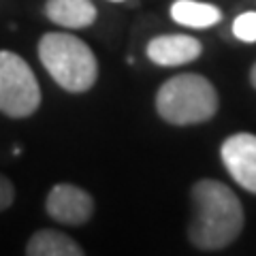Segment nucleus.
Listing matches in <instances>:
<instances>
[{"label":"nucleus","mask_w":256,"mask_h":256,"mask_svg":"<svg viewBox=\"0 0 256 256\" xmlns=\"http://www.w3.org/2000/svg\"><path fill=\"white\" fill-rule=\"evenodd\" d=\"M38 58L54 82L66 92H86L96 84L98 62L82 38L66 32H47L38 41Z\"/></svg>","instance_id":"f03ea898"},{"label":"nucleus","mask_w":256,"mask_h":256,"mask_svg":"<svg viewBox=\"0 0 256 256\" xmlns=\"http://www.w3.org/2000/svg\"><path fill=\"white\" fill-rule=\"evenodd\" d=\"M45 210L56 222L82 226L94 214V198L73 184H58L47 194Z\"/></svg>","instance_id":"423d86ee"},{"label":"nucleus","mask_w":256,"mask_h":256,"mask_svg":"<svg viewBox=\"0 0 256 256\" xmlns=\"http://www.w3.org/2000/svg\"><path fill=\"white\" fill-rule=\"evenodd\" d=\"M13 198H15V186H13V182L6 178V175L0 173V212L6 210V207H11Z\"/></svg>","instance_id":"f8f14e48"},{"label":"nucleus","mask_w":256,"mask_h":256,"mask_svg":"<svg viewBox=\"0 0 256 256\" xmlns=\"http://www.w3.org/2000/svg\"><path fill=\"white\" fill-rule=\"evenodd\" d=\"M28 256H82L84 248L66 233L54 228H41L28 239L26 244Z\"/></svg>","instance_id":"1a4fd4ad"},{"label":"nucleus","mask_w":256,"mask_h":256,"mask_svg":"<svg viewBox=\"0 0 256 256\" xmlns=\"http://www.w3.org/2000/svg\"><path fill=\"white\" fill-rule=\"evenodd\" d=\"M192 220L188 237L201 252H220L244 230L239 196L218 180H198L190 190Z\"/></svg>","instance_id":"f257e3e1"},{"label":"nucleus","mask_w":256,"mask_h":256,"mask_svg":"<svg viewBox=\"0 0 256 256\" xmlns=\"http://www.w3.org/2000/svg\"><path fill=\"white\" fill-rule=\"evenodd\" d=\"M222 164L239 186L256 194V134L237 132L220 146Z\"/></svg>","instance_id":"39448f33"},{"label":"nucleus","mask_w":256,"mask_h":256,"mask_svg":"<svg viewBox=\"0 0 256 256\" xmlns=\"http://www.w3.org/2000/svg\"><path fill=\"white\" fill-rule=\"evenodd\" d=\"M250 84L256 88V62L252 64V68H250Z\"/></svg>","instance_id":"ddd939ff"},{"label":"nucleus","mask_w":256,"mask_h":256,"mask_svg":"<svg viewBox=\"0 0 256 256\" xmlns=\"http://www.w3.org/2000/svg\"><path fill=\"white\" fill-rule=\"evenodd\" d=\"M201 41L188 34H160L148 43V58L160 66H182L201 56Z\"/></svg>","instance_id":"0eeeda50"},{"label":"nucleus","mask_w":256,"mask_h":256,"mask_svg":"<svg viewBox=\"0 0 256 256\" xmlns=\"http://www.w3.org/2000/svg\"><path fill=\"white\" fill-rule=\"evenodd\" d=\"M171 18L180 26L188 28H212L218 22H222V13L216 4L210 2H196V0H175L171 4Z\"/></svg>","instance_id":"9d476101"},{"label":"nucleus","mask_w":256,"mask_h":256,"mask_svg":"<svg viewBox=\"0 0 256 256\" xmlns=\"http://www.w3.org/2000/svg\"><path fill=\"white\" fill-rule=\"evenodd\" d=\"M41 105V88L22 56L0 52V111L9 118H28Z\"/></svg>","instance_id":"20e7f679"},{"label":"nucleus","mask_w":256,"mask_h":256,"mask_svg":"<svg viewBox=\"0 0 256 256\" xmlns=\"http://www.w3.org/2000/svg\"><path fill=\"white\" fill-rule=\"evenodd\" d=\"M45 15L64 28H88L96 20L92 0H47Z\"/></svg>","instance_id":"6e6552de"},{"label":"nucleus","mask_w":256,"mask_h":256,"mask_svg":"<svg viewBox=\"0 0 256 256\" xmlns=\"http://www.w3.org/2000/svg\"><path fill=\"white\" fill-rule=\"evenodd\" d=\"M233 34L242 43H256V11H246L233 22Z\"/></svg>","instance_id":"9b49d317"},{"label":"nucleus","mask_w":256,"mask_h":256,"mask_svg":"<svg viewBox=\"0 0 256 256\" xmlns=\"http://www.w3.org/2000/svg\"><path fill=\"white\" fill-rule=\"evenodd\" d=\"M218 105L214 84L198 73H182L166 79L156 94L158 116L173 126L203 124L216 116Z\"/></svg>","instance_id":"7ed1b4c3"},{"label":"nucleus","mask_w":256,"mask_h":256,"mask_svg":"<svg viewBox=\"0 0 256 256\" xmlns=\"http://www.w3.org/2000/svg\"><path fill=\"white\" fill-rule=\"evenodd\" d=\"M114 2H122V0H114Z\"/></svg>","instance_id":"4468645a"}]
</instances>
